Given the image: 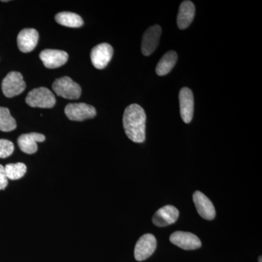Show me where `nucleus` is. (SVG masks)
Masks as SVG:
<instances>
[{"label":"nucleus","instance_id":"obj_5","mask_svg":"<svg viewBox=\"0 0 262 262\" xmlns=\"http://www.w3.org/2000/svg\"><path fill=\"white\" fill-rule=\"evenodd\" d=\"M64 111L67 117L72 121H83L96 115V108L84 103H69Z\"/></svg>","mask_w":262,"mask_h":262},{"label":"nucleus","instance_id":"obj_15","mask_svg":"<svg viewBox=\"0 0 262 262\" xmlns=\"http://www.w3.org/2000/svg\"><path fill=\"white\" fill-rule=\"evenodd\" d=\"M46 140V136L37 133L23 134L18 139V144L20 150L27 154L32 155L37 151V142Z\"/></svg>","mask_w":262,"mask_h":262},{"label":"nucleus","instance_id":"obj_11","mask_svg":"<svg viewBox=\"0 0 262 262\" xmlns=\"http://www.w3.org/2000/svg\"><path fill=\"white\" fill-rule=\"evenodd\" d=\"M39 58L46 68L56 69L67 63L69 55L67 52L59 50L46 49L41 52Z\"/></svg>","mask_w":262,"mask_h":262},{"label":"nucleus","instance_id":"obj_23","mask_svg":"<svg viewBox=\"0 0 262 262\" xmlns=\"http://www.w3.org/2000/svg\"><path fill=\"white\" fill-rule=\"evenodd\" d=\"M258 262H262L261 261V256H260L259 258H258Z\"/></svg>","mask_w":262,"mask_h":262},{"label":"nucleus","instance_id":"obj_2","mask_svg":"<svg viewBox=\"0 0 262 262\" xmlns=\"http://www.w3.org/2000/svg\"><path fill=\"white\" fill-rule=\"evenodd\" d=\"M26 102L32 107L50 108L56 104L54 95L46 88L33 89L27 95Z\"/></svg>","mask_w":262,"mask_h":262},{"label":"nucleus","instance_id":"obj_3","mask_svg":"<svg viewBox=\"0 0 262 262\" xmlns=\"http://www.w3.org/2000/svg\"><path fill=\"white\" fill-rule=\"evenodd\" d=\"M53 91L58 96L67 98V99H78L81 96L82 89L80 84L74 82L70 77H63L57 79L53 82Z\"/></svg>","mask_w":262,"mask_h":262},{"label":"nucleus","instance_id":"obj_14","mask_svg":"<svg viewBox=\"0 0 262 262\" xmlns=\"http://www.w3.org/2000/svg\"><path fill=\"white\" fill-rule=\"evenodd\" d=\"M39 34L36 29H24L19 32L17 42L18 47L23 53H29L37 46Z\"/></svg>","mask_w":262,"mask_h":262},{"label":"nucleus","instance_id":"obj_21","mask_svg":"<svg viewBox=\"0 0 262 262\" xmlns=\"http://www.w3.org/2000/svg\"><path fill=\"white\" fill-rule=\"evenodd\" d=\"M14 151V144L7 139H0V158H6Z\"/></svg>","mask_w":262,"mask_h":262},{"label":"nucleus","instance_id":"obj_6","mask_svg":"<svg viewBox=\"0 0 262 262\" xmlns=\"http://www.w3.org/2000/svg\"><path fill=\"white\" fill-rule=\"evenodd\" d=\"M157 247L156 238L153 234H146L141 236L136 243L134 256L137 261H141L150 257Z\"/></svg>","mask_w":262,"mask_h":262},{"label":"nucleus","instance_id":"obj_9","mask_svg":"<svg viewBox=\"0 0 262 262\" xmlns=\"http://www.w3.org/2000/svg\"><path fill=\"white\" fill-rule=\"evenodd\" d=\"M161 34L162 29L159 25L152 26L144 32L141 42V52L144 56H150L156 50Z\"/></svg>","mask_w":262,"mask_h":262},{"label":"nucleus","instance_id":"obj_22","mask_svg":"<svg viewBox=\"0 0 262 262\" xmlns=\"http://www.w3.org/2000/svg\"><path fill=\"white\" fill-rule=\"evenodd\" d=\"M8 184V179L5 173V167L0 165V190L6 188Z\"/></svg>","mask_w":262,"mask_h":262},{"label":"nucleus","instance_id":"obj_20","mask_svg":"<svg viewBox=\"0 0 262 262\" xmlns=\"http://www.w3.org/2000/svg\"><path fill=\"white\" fill-rule=\"evenodd\" d=\"M5 170L8 179L18 180L25 175L27 166L22 163H10L5 165Z\"/></svg>","mask_w":262,"mask_h":262},{"label":"nucleus","instance_id":"obj_12","mask_svg":"<svg viewBox=\"0 0 262 262\" xmlns=\"http://www.w3.org/2000/svg\"><path fill=\"white\" fill-rule=\"evenodd\" d=\"M193 201L199 215L204 220H213L215 216V210L213 203L203 193L196 191L193 194Z\"/></svg>","mask_w":262,"mask_h":262},{"label":"nucleus","instance_id":"obj_17","mask_svg":"<svg viewBox=\"0 0 262 262\" xmlns=\"http://www.w3.org/2000/svg\"><path fill=\"white\" fill-rule=\"evenodd\" d=\"M178 55L175 51H170L165 53L158 62L156 67L157 75L164 76L168 75L177 63Z\"/></svg>","mask_w":262,"mask_h":262},{"label":"nucleus","instance_id":"obj_7","mask_svg":"<svg viewBox=\"0 0 262 262\" xmlns=\"http://www.w3.org/2000/svg\"><path fill=\"white\" fill-rule=\"evenodd\" d=\"M113 53V48L108 43L98 45L93 48L91 53L93 65L98 70H103L111 61Z\"/></svg>","mask_w":262,"mask_h":262},{"label":"nucleus","instance_id":"obj_4","mask_svg":"<svg viewBox=\"0 0 262 262\" xmlns=\"http://www.w3.org/2000/svg\"><path fill=\"white\" fill-rule=\"evenodd\" d=\"M26 89L23 76L17 72H11L2 82L3 94L8 98H13L21 94Z\"/></svg>","mask_w":262,"mask_h":262},{"label":"nucleus","instance_id":"obj_8","mask_svg":"<svg viewBox=\"0 0 262 262\" xmlns=\"http://www.w3.org/2000/svg\"><path fill=\"white\" fill-rule=\"evenodd\" d=\"M170 241L172 244L187 251L198 249L202 246L201 239L195 234L182 231H177L172 234Z\"/></svg>","mask_w":262,"mask_h":262},{"label":"nucleus","instance_id":"obj_16","mask_svg":"<svg viewBox=\"0 0 262 262\" xmlns=\"http://www.w3.org/2000/svg\"><path fill=\"white\" fill-rule=\"evenodd\" d=\"M195 15V7L191 1H184L179 7L177 25L180 29H187L192 24Z\"/></svg>","mask_w":262,"mask_h":262},{"label":"nucleus","instance_id":"obj_13","mask_svg":"<svg viewBox=\"0 0 262 262\" xmlns=\"http://www.w3.org/2000/svg\"><path fill=\"white\" fill-rule=\"evenodd\" d=\"M179 216V211L176 207L165 206L155 213L152 222L157 227H166L175 223L178 220Z\"/></svg>","mask_w":262,"mask_h":262},{"label":"nucleus","instance_id":"obj_1","mask_svg":"<svg viewBox=\"0 0 262 262\" xmlns=\"http://www.w3.org/2000/svg\"><path fill=\"white\" fill-rule=\"evenodd\" d=\"M146 120L145 112L139 104L134 103L125 108L122 122L125 134L131 141L135 143L145 141Z\"/></svg>","mask_w":262,"mask_h":262},{"label":"nucleus","instance_id":"obj_18","mask_svg":"<svg viewBox=\"0 0 262 262\" xmlns=\"http://www.w3.org/2000/svg\"><path fill=\"white\" fill-rule=\"evenodd\" d=\"M57 23L71 28H79L84 24L83 20L80 15L71 12H61L55 17Z\"/></svg>","mask_w":262,"mask_h":262},{"label":"nucleus","instance_id":"obj_10","mask_svg":"<svg viewBox=\"0 0 262 262\" xmlns=\"http://www.w3.org/2000/svg\"><path fill=\"white\" fill-rule=\"evenodd\" d=\"M180 113L183 121L189 123L194 115V96L192 91L188 88H183L179 92Z\"/></svg>","mask_w":262,"mask_h":262},{"label":"nucleus","instance_id":"obj_19","mask_svg":"<svg viewBox=\"0 0 262 262\" xmlns=\"http://www.w3.org/2000/svg\"><path fill=\"white\" fill-rule=\"evenodd\" d=\"M17 124L15 119L10 115L8 108L0 106V130L10 132L16 128Z\"/></svg>","mask_w":262,"mask_h":262}]
</instances>
